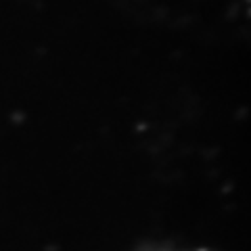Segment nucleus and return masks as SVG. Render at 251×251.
Instances as JSON below:
<instances>
[{"mask_svg":"<svg viewBox=\"0 0 251 251\" xmlns=\"http://www.w3.org/2000/svg\"><path fill=\"white\" fill-rule=\"evenodd\" d=\"M143 251H207V249H180V247H151V249H143Z\"/></svg>","mask_w":251,"mask_h":251,"instance_id":"nucleus-1","label":"nucleus"}]
</instances>
